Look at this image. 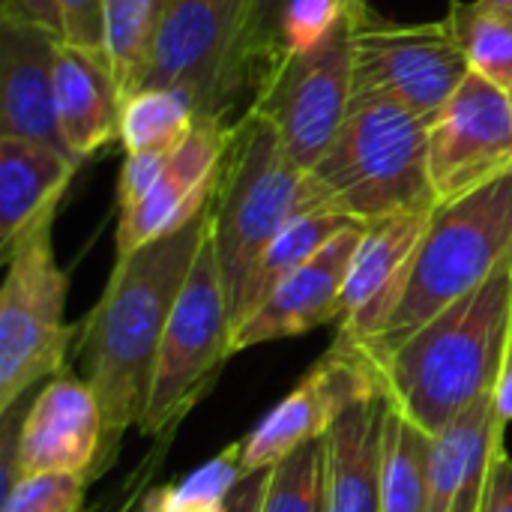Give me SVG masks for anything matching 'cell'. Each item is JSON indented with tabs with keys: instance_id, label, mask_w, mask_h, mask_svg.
I'll return each mask as SVG.
<instances>
[{
	"instance_id": "cell-1",
	"label": "cell",
	"mask_w": 512,
	"mask_h": 512,
	"mask_svg": "<svg viewBox=\"0 0 512 512\" xmlns=\"http://www.w3.org/2000/svg\"><path fill=\"white\" fill-rule=\"evenodd\" d=\"M210 228V207L180 231L117 258L108 285L75 333L81 378L93 387L105 417V462L114 468L123 438L138 429L156 354Z\"/></svg>"
},
{
	"instance_id": "cell-2",
	"label": "cell",
	"mask_w": 512,
	"mask_h": 512,
	"mask_svg": "<svg viewBox=\"0 0 512 512\" xmlns=\"http://www.w3.org/2000/svg\"><path fill=\"white\" fill-rule=\"evenodd\" d=\"M512 333V261L378 357L390 405L438 435L495 390Z\"/></svg>"
},
{
	"instance_id": "cell-3",
	"label": "cell",
	"mask_w": 512,
	"mask_h": 512,
	"mask_svg": "<svg viewBox=\"0 0 512 512\" xmlns=\"http://www.w3.org/2000/svg\"><path fill=\"white\" fill-rule=\"evenodd\" d=\"M318 207H333L318 177L291 159L261 114L246 108L234 123V138L210 198V237L231 303L270 240L291 219Z\"/></svg>"
},
{
	"instance_id": "cell-4",
	"label": "cell",
	"mask_w": 512,
	"mask_h": 512,
	"mask_svg": "<svg viewBox=\"0 0 512 512\" xmlns=\"http://www.w3.org/2000/svg\"><path fill=\"white\" fill-rule=\"evenodd\" d=\"M312 174L330 204L360 225L432 210L429 123L396 99L354 96L333 147Z\"/></svg>"
},
{
	"instance_id": "cell-5",
	"label": "cell",
	"mask_w": 512,
	"mask_h": 512,
	"mask_svg": "<svg viewBox=\"0 0 512 512\" xmlns=\"http://www.w3.org/2000/svg\"><path fill=\"white\" fill-rule=\"evenodd\" d=\"M507 261H512V171L453 204L435 207L399 306L375 339L357 345L372 360L390 354Z\"/></svg>"
},
{
	"instance_id": "cell-6",
	"label": "cell",
	"mask_w": 512,
	"mask_h": 512,
	"mask_svg": "<svg viewBox=\"0 0 512 512\" xmlns=\"http://www.w3.org/2000/svg\"><path fill=\"white\" fill-rule=\"evenodd\" d=\"M231 333V300L207 228L156 354L147 408L138 423L144 438L174 441L183 417L216 387L228 357H234Z\"/></svg>"
},
{
	"instance_id": "cell-7",
	"label": "cell",
	"mask_w": 512,
	"mask_h": 512,
	"mask_svg": "<svg viewBox=\"0 0 512 512\" xmlns=\"http://www.w3.org/2000/svg\"><path fill=\"white\" fill-rule=\"evenodd\" d=\"M54 219L21 237L3 258L0 288V414L66 372L75 327L66 324L69 276L51 243Z\"/></svg>"
},
{
	"instance_id": "cell-8",
	"label": "cell",
	"mask_w": 512,
	"mask_h": 512,
	"mask_svg": "<svg viewBox=\"0 0 512 512\" xmlns=\"http://www.w3.org/2000/svg\"><path fill=\"white\" fill-rule=\"evenodd\" d=\"M0 492L33 474H72L96 483L105 471V417L81 375L60 372L36 396L0 414Z\"/></svg>"
},
{
	"instance_id": "cell-9",
	"label": "cell",
	"mask_w": 512,
	"mask_h": 512,
	"mask_svg": "<svg viewBox=\"0 0 512 512\" xmlns=\"http://www.w3.org/2000/svg\"><path fill=\"white\" fill-rule=\"evenodd\" d=\"M354 96H387L432 123L465 81L468 60L450 18L396 24L369 9L351 12Z\"/></svg>"
},
{
	"instance_id": "cell-10",
	"label": "cell",
	"mask_w": 512,
	"mask_h": 512,
	"mask_svg": "<svg viewBox=\"0 0 512 512\" xmlns=\"http://www.w3.org/2000/svg\"><path fill=\"white\" fill-rule=\"evenodd\" d=\"M354 99L351 15L315 51L282 57L255 87L249 111L261 114L291 153L315 171L333 147Z\"/></svg>"
},
{
	"instance_id": "cell-11",
	"label": "cell",
	"mask_w": 512,
	"mask_h": 512,
	"mask_svg": "<svg viewBox=\"0 0 512 512\" xmlns=\"http://www.w3.org/2000/svg\"><path fill=\"white\" fill-rule=\"evenodd\" d=\"M243 0H165L144 87H180L198 117L228 120L252 90L240 63Z\"/></svg>"
},
{
	"instance_id": "cell-12",
	"label": "cell",
	"mask_w": 512,
	"mask_h": 512,
	"mask_svg": "<svg viewBox=\"0 0 512 512\" xmlns=\"http://www.w3.org/2000/svg\"><path fill=\"white\" fill-rule=\"evenodd\" d=\"M512 171L510 90L468 72L429 123V183L435 207L453 204Z\"/></svg>"
},
{
	"instance_id": "cell-13",
	"label": "cell",
	"mask_w": 512,
	"mask_h": 512,
	"mask_svg": "<svg viewBox=\"0 0 512 512\" xmlns=\"http://www.w3.org/2000/svg\"><path fill=\"white\" fill-rule=\"evenodd\" d=\"M384 393L378 363L348 339L333 348L294 384V390L273 405L243 441V471H264L285 459L291 450L318 441L354 402Z\"/></svg>"
},
{
	"instance_id": "cell-14",
	"label": "cell",
	"mask_w": 512,
	"mask_h": 512,
	"mask_svg": "<svg viewBox=\"0 0 512 512\" xmlns=\"http://www.w3.org/2000/svg\"><path fill=\"white\" fill-rule=\"evenodd\" d=\"M237 120L198 117L168 153L162 177L135 204L120 207L117 258H126L198 219L216 192Z\"/></svg>"
},
{
	"instance_id": "cell-15",
	"label": "cell",
	"mask_w": 512,
	"mask_h": 512,
	"mask_svg": "<svg viewBox=\"0 0 512 512\" xmlns=\"http://www.w3.org/2000/svg\"><path fill=\"white\" fill-rule=\"evenodd\" d=\"M432 216L435 207L408 210L363 225V237L354 249L342 291L339 339L369 342L384 330L408 285Z\"/></svg>"
},
{
	"instance_id": "cell-16",
	"label": "cell",
	"mask_w": 512,
	"mask_h": 512,
	"mask_svg": "<svg viewBox=\"0 0 512 512\" xmlns=\"http://www.w3.org/2000/svg\"><path fill=\"white\" fill-rule=\"evenodd\" d=\"M360 237V222H348L339 234H333L315 258H309L285 282H279L273 294L234 327L231 351L240 354L279 339H297L333 321L339 324L342 291Z\"/></svg>"
},
{
	"instance_id": "cell-17",
	"label": "cell",
	"mask_w": 512,
	"mask_h": 512,
	"mask_svg": "<svg viewBox=\"0 0 512 512\" xmlns=\"http://www.w3.org/2000/svg\"><path fill=\"white\" fill-rule=\"evenodd\" d=\"M60 42L45 27L0 15V135L69 153L60 132L54 81Z\"/></svg>"
},
{
	"instance_id": "cell-18",
	"label": "cell",
	"mask_w": 512,
	"mask_h": 512,
	"mask_svg": "<svg viewBox=\"0 0 512 512\" xmlns=\"http://www.w3.org/2000/svg\"><path fill=\"white\" fill-rule=\"evenodd\" d=\"M504 432L489 393L432 435L426 512H480Z\"/></svg>"
},
{
	"instance_id": "cell-19",
	"label": "cell",
	"mask_w": 512,
	"mask_h": 512,
	"mask_svg": "<svg viewBox=\"0 0 512 512\" xmlns=\"http://www.w3.org/2000/svg\"><path fill=\"white\" fill-rule=\"evenodd\" d=\"M54 81L60 132L72 156L84 162L120 138L123 90L105 51L60 42Z\"/></svg>"
},
{
	"instance_id": "cell-20",
	"label": "cell",
	"mask_w": 512,
	"mask_h": 512,
	"mask_svg": "<svg viewBox=\"0 0 512 512\" xmlns=\"http://www.w3.org/2000/svg\"><path fill=\"white\" fill-rule=\"evenodd\" d=\"M390 399L372 393L354 402L324 435L327 512H381L384 432Z\"/></svg>"
},
{
	"instance_id": "cell-21",
	"label": "cell",
	"mask_w": 512,
	"mask_h": 512,
	"mask_svg": "<svg viewBox=\"0 0 512 512\" xmlns=\"http://www.w3.org/2000/svg\"><path fill=\"white\" fill-rule=\"evenodd\" d=\"M81 159L66 150L0 135V249L3 255L54 219Z\"/></svg>"
},
{
	"instance_id": "cell-22",
	"label": "cell",
	"mask_w": 512,
	"mask_h": 512,
	"mask_svg": "<svg viewBox=\"0 0 512 512\" xmlns=\"http://www.w3.org/2000/svg\"><path fill=\"white\" fill-rule=\"evenodd\" d=\"M351 219L342 216L333 207H318V210H306L297 219H291L273 240L270 246L261 252V258L252 264L249 276L243 279L234 303H231V321L234 327L249 318L270 294L279 282H285L297 267H303L309 258H315L327 240L333 234H339Z\"/></svg>"
},
{
	"instance_id": "cell-23",
	"label": "cell",
	"mask_w": 512,
	"mask_h": 512,
	"mask_svg": "<svg viewBox=\"0 0 512 512\" xmlns=\"http://www.w3.org/2000/svg\"><path fill=\"white\" fill-rule=\"evenodd\" d=\"M198 120L195 99L180 87H138L120 108L126 153H171Z\"/></svg>"
},
{
	"instance_id": "cell-24",
	"label": "cell",
	"mask_w": 512,
	"mask_h": 512,
	"mask_svg": "<svg viewBox=\"0 0 512 512\" xmlns=\"http://www.w3.org/2000/svg\"><path fill=\"white\" fill-rule=\"evenodd\" d=\"M432 435L390 408L384 432L381 512H426Z\"/></svg>"
},
{
	"instance_id": "cell-25",
	"label": "cell",
	"mask_w": 512,
	"mask_h": 512,
	"mask_svg": "<svg viewBox=\"0 0 512 512\" xmlns=\"http://www.w3.org/2000/svg\"><path fill=\"white\" fill-rule=\"evenodd\" d=\"M165 0H105V54L123 99L144 87Z\"/></svg>"
},
{
	"instance_id": "cell-26",
	"label": "cell",
	"mask_w": 512,
	"mask_h": 512,
	"mask_svg": "<svg viewBox=\"0 0 512 512\" xmlns=\"http://www.w3.org/2000/svg\"><path fill=\"white\" fill-rule=\"evenodd\" d=\"M243 477V441H231L180 480L153 483L144 495V512H228Z\"/></svg>"
},
{
	"instance_id": "cell-27",
	"label": "cell",
	"mask_w": 512,
	"mask_h": 512,
	"mask_svg": "<svg viewBox=\"0 0 512 512\" xmlns=\"http://www.w3.org/2000/svg\"><path fill=\"white\" fill-rule=\"evenodd\" d=\"M447 18L465 51L468 69L512 90V15L483 0H450Z\"/></svg>"
},
{
	"instance_id": "cell-28",
	"label": "cell",
	"mask_w": 512,
	"mask_h": 512,
	"mask_svg": "<svg viewBox=\"0 0 512 512\" xmlns=\"http://www.w3.org/2000/svg\"><path fill=\"white\" fill-rule=\"evenodd\" d=\"M261 512H327L324 438L291 450L270 468Z\"/></svg>"
},
{
	"instance_id": "cell-29",
	"label": "cell",
	"mask_w": 512,
	"mask_h": 512,
	"mask_svg": "<svg viewBox=\"0 0 512 512\" xmlns=\"http://www.w3.org/2000/svg\"><path fill=\"white\" fill-rule=\"evenodd\" d=\"M348 15H351V9L345 6V0H288L282 15H279L276 63L282 57H291V54L315 51L348 21Z\"/></svg>"
},
{
	"instance_id": "cell-30",
	"label": "cell",
	"mask_w": 512,
	"mask_h": 512,
	"mask_svg": "<svg viewBox=\"0 0 512 512\" xmlns=\"http://www.w3.org/2000/svg\"><path fill=\"white\" fill-rule=\"evenodd\" d=\"M285 3L288 0H243L240 6V63L252 93L276 63V33Z\"/></svg>"
},
{
	"instance_id": "cell-31",
	"label": "cell",
	"mask_w": 512,
	"mask_h": 512,
	"mask_svg": "<svg viewBox=\"0 0 512 512\" xmlns=\"http://www.w3.org/2000/svg\"><path fill=\"white\" fill-rule=\"evenodd\" d=\"M87 480L72 474H33L15 480L0 512H84Z\"/></svg>"
},
{
	"instance_id": "cell-32",
	"label": "cell",
	"mask_w": 512,
	"mask_h": 512,
	"mask_svg": "<svg viewBox=\"0 0 512 512\" xmlns=\"http://www.w3.org/2000/svg\"><path fill=\"white\" fill-rule=\"evenodd\" d=\"M168 450H171V441H153L150 456L138 462L135 471L111 495H105L96 507L84 512H144V495L156 483V471L162 468Z\"/></svg>"
},
{
	"instance_id": "cell-33",
	"label": "cell",
	"mask_w": 512,
	"mask_h": 512,
	"mask_svg": "<svg viewBox=\"0 0 512 512\" xmlns=\"http://www.w3.org/2000/svg\"><path fill=\"white\" fill-rule=\"evenodd\" d=\"M165 159H168V153H126L120 183H117V204L129 207L141 195H147L153 189V183L162 177Z\"/></svg>"
},
{
	"instance_id": "cell-34",
	"label": "cell",
	"mask_w": 512,
	"mask_h": 512,
	"mask_svg": "<svg viewBox=\"0 0 512 512\" xmlns=\"http://www.w3.org/2000/svg\"><path fill=\"white\" fill-rule=\"evenodd\" d=\"M66 21V42L105 51V0H60Z\"/></svg>"
},
{
	"instance_id": "cell-35",
	"label": "cell",
	"mask_w": 512,
	"mask_h": 512,
	"mask_svg": "<svg viewBox=\"0 0 512 512\" xmlns=\"http://www.w3.org/2000/svg\"><path fill=\"white\" fill-rule=\"evenodd\" d=\"M0 15L30 21L36 27H45L57 39L66 42V21H63V6L60 0H3Z\"/></svg>"
},
{
	"instance_id": "cell-36",
	"label": "cell",
	"mask_w": 512,
	"mask_h": 512,
	"mask_svg": "<svg viewBox=\"0 0 512 512\" xmlns=\"http://www.w3.org/2000/svg\"><path fill=\"white\" fill-rule=\"evenodd\" d=\"M480 512H512V456L507 447L495 453Z\"/></svg>"
},
{
	"instance_id": "cell-37",
	"label": "cell",
	"mask_w": 512,
	"mask_h": 512,
	"mask_svg": "<svg viewBox=\"0 0 512 512\" xmlns=\"http://www.w3.org/2000/svg\"><path fill=\"white\" fill-rule=\"evenodd\" d=\"M270 486V468L264 471H252L240 480V486L231 495V507L228 512H261L264 507V495Z\"/></svg>"
},
{
	"instance_id": "cell-38",
	"label": "cell",
	"mask_w": 512,
	"mask_h": 512,
	"mask_svg": "<svg viewBox=\"0 0 512 512\" xmlns=\"http://www.w3.org/2000/svg\"><path fill=\"white\" fill-rule=\"evenodd\" d=\"M492 405H495V420L501 423V429L512 426V333L501 372H498V381H495V390H492Z\"/></svg>"
},
{
	"instance_id": "cell-39",
	"label": "cell",
	"mask_w": 512,
	"mask_h": 512,
	"mask_svg": "<svg viewBox=\"0 0 512 512\" xmlns=\"http://www.w3.org/2000/svg\"><path fill=\"white\" fill-rule=\"evenodd\" d=\"M483 3H489L492 9H501V12L512 15V0H483Z\"/></svg>"
},
{
	"instance_id": "cell-40",
	"label": "cell",
	"mask_w": 512,
	"mask_h": 512,
	"mask_svg": "<svg viewBox=\"0 0 512 512\" xmlns=\"http://www.w3.org/2000/svg\"><path fill=\"white\" fill-rule=\"evenodd\" d=\"M345 6L351 12H363V9H369V0H345Z\"/></svg>"
},
{
	"instance_id": "cell-41",
	"label": "cell",
	"mask_w": 512,
	"mask_h": 512,
	"mask_svg": "<svg viewBox=\"0 0 512 512\" xmlns=\"http://www.w3.org/2000/svg\"><path fill=\"white\" fill-rule=\"evenodd\" d=\"M510 99H512V90H510Z\"/></svg>"
},
{
	"instance_id": "cell-42",
	"label": "cell",
	"mask_w": 512,
	"mask_h": 512,
	"mask_svg": "<svg viewBox=\"0 0 512 512\" xmlns=\"http://www.w3.org/2000/svg\"><path fill=\"white\" fill-rule=\"evenodd\" d=\"M240 6H243V3H240Z\"/></svg>"
}]
</instances>
